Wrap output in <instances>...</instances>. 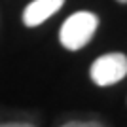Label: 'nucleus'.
I'll use <instances>...</instances> for the list:
<instances>
[{"instance_id": "1", "label": "nucleus", "mask_w": 127, "mask_h": 127, "mask_svg": "<svg viewBox=\"0 0 127 127\" xmlns=\"http://www.w3.org/2000/svg\"><path fill=\"white\" fill-rule=\"evenodd\" d=\"M99 29V17L93 11H74L70 17L64 19L59 31L61 46L68 51H78L85 48L93 40Z\"/></svg>"}, {"instance_id": "3", "label": "nucleus", "mask_w": 127, "mask_h": 127, "mask_svg": "<svg viewBox=\"0 0 127 127\" xmlns=\"http://www.w3.org/2000/svg\"><path fill=\"white\" fill-rule=\"evenodd\" d=\"M64 0H32L23 10L25 27H38L63 8Z\"/></svg>"}, {"instance_id": "6", "label": "nucleus", "mask_w": 127, "mask_h": 127, "mask_svg": "<svg viewBox=\"0 0 127 127\" xmlns=\"http://www.w3.org/2000/svg\"><path fill=\"white\" fill-rule=\"evenodd\" d=\"M116 2H120V4H127V0H116Z\"/></svg>"}, {"instance_id": "2", "label": "nucleus", "mask_w": 127, "mask_h": 127, "mask_svg": "<svg viewBox=\"0 0 127 127\" xmlns=\"http://www.w3.org/2000/svg\"><path fill=\"white\" fill-rule=\"evenodd\" d=\"M89 76L91 82L99 87H108L122 82L127 76V55L114 51L97 57L89 68Z\"/></svg>"}, {"instance_id": "5", "label": "nucleus", "mask_w": 127, "mask_h": 127, "mask_svg": "<svg viewBox=\"0 0 127 127\" xmlns=\"http://www.w3.org/2000/svg\"><path fill=\"white\" fill-rule=\"evenodd\" d=\"M0 127H34L31 123H2Z\"/></svg>"}, {"instance_id": "4", "label": "nucleus", "mask_w": 127, "mask_h": 127, "mask_svg": "<svg viewBox=\"0 0 127 127\" xmlns=\"http://www.w3.org/2000/svg\"><path fill=\"white\" fill-rule=\"evenodd\" d=\"M61 127H104V125H101L97 122H68Z\"/></svg>"}]
</instances>
